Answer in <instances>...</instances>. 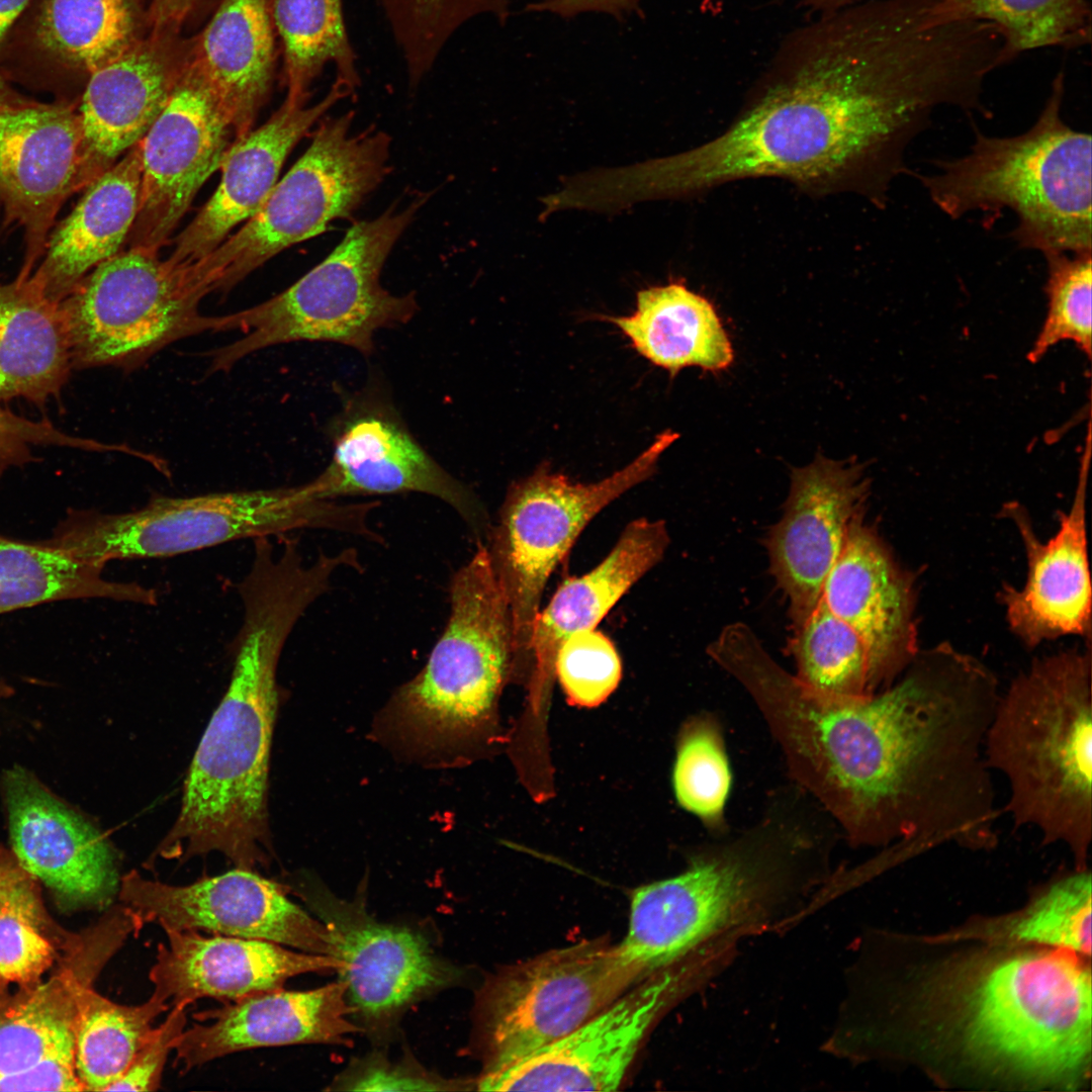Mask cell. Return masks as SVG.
Returning a JSON list of instances; mask_svg holds the SVG:
<instances>
[{
    "instance_id": "53",
    "label": "cell",
    "mask_w": 1092,
    "mask_h": 1092,
    "mask_svg": "<svg viewBox=\"0 0 1092 1092\" xmlns=\"http://www.w3.org/2000/svg\"><path fill=\"white\" fill-rule=\"evenodd\" d=\"M857 0H800L799 6L810 16L825 15L851 5Z\"/></svg>"
},
{
    "instance_id": "45",
    "label": "cell",
    "mask_w": 1092,
    "mask_h": 1092,
    "mask_svg": "<svg viewBox=\"0 0 1092 1092\" xmlns=\"http://www.w3.org/2000/svg\"><path fill=\"white\" fill-rule=\"evenodd\" d=\"M388 25L415 34L447 33L479 16L497 15L512 0H375Z\"/></svg>"
},
{
    "instance_id": "4",
    "label": "cell",
    "mask_w": 1092,
    "mask_h": 1092,
    "mask_svg": "<svg viewBox=\"0 0 1092 1092\" xmlns=\"http://www.w3.org/2000/svg\"><path fill=\"white\" fill-rule=\"evenodd\" d=\"M927 985L932 1040L1002 1084L1073 1090L1091 1060V975L1061 950L982 956Z\"/></svg>"
},
{
    "instance_id": "27",
    "label": "cell",
    "mask_w": 1092,
    "mask_h": 1092,
    "mask_svg": "<svg viewBox=\"0 0 1092 1092\" xmlns=\"http://www.w3.org/2000/svg\"><path fill=\"white\" fill-rule=\"evenodd\" d=\"M351 94L345 84L335 79L317 103L301 105L284 100L264 124L235 139L221 161L217 188L175 239L173 252L165 262L176 269L193 264L251 218L277 183L295 145L327 111Z\"/></svg>"
},
{
    "instance_id": "19",
    "label": "cell",
    "mask_w": 1092,
    "mask_h": 1092,
    "mask_svg": "<svg viewBox=\"0 0 1092 1092\" xmlns=\"http://www.w3.org/2000/svg\"><path fill=\"white\" fill-rule=\"evenodd\" d=\"M688 961L657 971L585 1023L476 1081L481 1091H614L655 1020L681 993Z\"/></svg>"
},
{
    "instance_id": "8",
    "label": "cell",
    "mask_w": 1092,
    "mask_h": 1092,
    "mask_svg": "<svg viewBox=\"0 0 1092 1092\" xmlns=\"http://www.w3.org/2000/svg\"><path fill=\"white\" fill-rule=\"evenodd\" d=\"M428 195L405 207L355 222L335 250L293 285L258 305L219 315L214 332L243 337L210 355L212 371H226L265 348L312 341L348 346L369 356L380 329L410 322L418 310L414 292L394 295L380 282L393 246Z\"/></svg>"
},
{
    "instance_id": "46",
    "label": "cell",
    "mask_w": 1092,
    "mask_h": 1092,
    "mask_svg": "<svg viewBox=\"0 0 1092 1092\" xmlns=\"http://www.w3.org/2000/svg\"><path fill=\"white\" fill-rule=\"evenodd\" d=\"M57 446L88 451H104L109 446L75 437L47 420L33 421L0 406V473L34 460L32 447Z\"/></svg>"
},
{
    "instance_id": "7",
    "label": "cell",
    "mask_w": 1092,
    "mask_h": 1092,
    "mask_svg": "<svg viewBox=\"0 0 1092 1092\" xmlns=\"http://www.w3.org/2000/svg\"><path fill=\"white\" fill-rule=\"evenodd\" d=\"M376 503H338L317 496L308 481L294 486L173 497L154 496L123 513L71 510L51 544L103 568L117 559L174 556L244 538L326 529L370 539Z\"/></svg>"
},
{
    "instance_id": "29",
    "label": "cell",
    "mask_w": 1092,
    "mask_h": 1092,
    "mask_svg": "<svg viewBox=\"0 0 1092 1092\" xmlns=\"http://www.w3.org/2000/svg\"><path fill=\"white\" fill-rule=\"evenodd\" d=\"M149 979L170 1007L199 998L234 1002L282 988L295 976L338 970L331 956L293 950L277 942L196 930H167Z\"/></svg>"
},
{
    "instance_id": "11",
    "label": "cell",
    "mask_w": 1092,
    "mask_h": 1092,
    "mask_svg": "<svg viewBox=\"0 0 1092 1092\" xmlns=\"http://www.w3.org/2000/svg\"><path fill=\"white\" fill-rule=\"evenodd\" d=\"M645 978L606 937L502 969L484 982L475 1004L481 1075L564 1037Z\"/></svg>"
},
{
    "instance_id": "49",
    "label": "cell",
    "mask_w": 1092,
    "mask_h": 1092,
    "mask_svg": "<svg viewBox=\"0 0 1092 1092\" xmlns=\"http://www.w3.org/2000/svg\"><path fill=\"white\" fill-rule=\"evenodd\" d=\"M641 0H539L526 5L525 11L550 13L561 18H572L581 13H606L619 21L632 15L643 17Z\"/></svg>"
},
{
    "instance_id": "24",
    "label": "cell",
    "mask_w": 1092,
    "mask_h": 1092,
    "mask_svg": "<svg viewBox=\"0 0 1092 1092\" xmlns=\"http://www.w3.org/2000/svg\"><path fill=\"white\" fill-rule=\"evenodd\" d=\"M146 29L141 0H31L2 49L0 73L10 81L85 85Z\"/></svg>"
},
{
    "instance_id": "15",
    "label": "cell",
    "mask_w": 1092,
    "mask_h": 1092,
    "mask_svg": "<svg viewBox=\"0 0 1092 1092\" xmlns=\"http://www.w3.org/2000/svg\"><path fill=\"white\" fill-rule=\"evenodd\" d=\"M329 465L308 483L320 497L420 492L450 506L477 534L487 520L475 494L415 439L387 397L367 388L333 429Z\"/></svg>"
},
{
    "instance_id": "23",
    "label": "cell",
    "mask_w": 1092,
    "mask_h": 1092,
    "mask_svg": "<svg viewBox=\"0 0 1092 1092\" xmlns=\"http://www.w3.org/2000/svg\"><path fill=\"white\" fill-rule=\"evenodd\" d=\"M821 598L861 639L874 694L890 687L917 656L914 578L863 515L852 521Z\"/></svg>"
},
{
    "instance_id": "14",
    "label": "cell",
    "mask_w": 1092,
    "mask_h": 1092,
    "mask_svg": "<svg viewBox=\"0 0 1092 1092\" xmlns=\"http://www.w3.org/2000/svg\"><path fill=\"white\" fill-rule=\"evenodd\" d=\"M118 896L143 924L155 923L164 931L207 930L333 957L324 923L291 901L280 885L254 870L236 868L185 886L130 871L120 878Z\"/></svg>"
},
{
    "instance_id": "54",
    "label": "cell",
    "mask_w": 1092,
    "mask_h": 1092,
    "mask_svg": "<svg viewBox=\"0 0 1092 1092\" xmlns=\"http://www.w3.org/2000/svg\"><path fill=\"white\" fill-rule=\"evenodd\" d=\"M28 98L21 96L10 85V80L0 73V115L7 109L18 105Z\"/></svg>"
},
{
    "instance_id": "21",
    "label": "cell",
    "mask_w": 1092,
    "mask_h": 1092,
    "mask_svg": "<svg viewBox=\"0 0 1092 1092\" xmlns=\"http://www.w3.org/2000/svg\"><path fill=\"white\" fill-rule=\"evenodd\" d=\"M81 138L78 109L66 99H27L0 115L1 226L22 231L20 277L32 274L62 204L80 190Z\"/></svg>"
},
{
    "instance_id": "26",
    "label": "cell",
    "mask_w": 1092,
    "mask_h": 1092,
    "mask_svg": "<svg viewBox=\"0 0 1092 1092\" xmlns=\"http://www.w3.org/2000/svg\"><path fill=\"white\" fill-rule=\"evenodd\" d=\"M1091 456L1088 424L1077 489L1057 534L1042 543L1017 504L1004 510L1023 541L1027 576L1022 587L1004 585L1001 599L1011 630L1028 646L1064 635L1090 636L1091 584L1087 556L1086 489Z\"/></svg>"
},
{
    "instance_id": "30",
    "label": "cell",
    "mask_w": 1092,
    "mask_h": 1092,
    "mask_svg": "<svg viewBox=\"0 0 1092 1092\" xmlns=\"http://www.w3.org/2000/svg\"><path fill=\"white\" fill-rule=\"evenodd\" d=\"M275 29L269 0H221L192 39L191 62L235 139L252 129L275 70Z\"/></svg>"
},
{
    "instance_id": "41",
    "label": "cell",
    "mask_w": 1092,
    "mask_h": 1092,
    "mask_svg": "<svg viewBox=\"0 0 1092 1092\" xmlns=\"http://www.w3.org/2000/svg\"><path fill=\"white\" fill-rule=\"evenodd\" d=\"M1048 278L1044 292L1048 310L1035 341L1027 353L1031 363L1064 341L1073 342L1088 359L1092 354V259L1091 251L1052 253L1044 256Z\"/></svg>"
},
{
    "instance_id": "3",
    "label": "cell",
    "mask_w": 1092,
    "mask_h": 1092,
    "mask_svg": "<svg viewBox=\"0 0 1092 1092\" xmlns=\"http://www.w3.org/2000/svg\"><path fill=\"white\" fill-rule=\"evenodd\" d=\"M243 622L228 690L187 771L180 812L155 852L182 858L217 851L237 868L266 866L271 851L268 779L283 647L307 611L304 596L274 579L238 590Z\"/></svg>"
},
{
    "instance_id": "40",
    "label": "cell",
    "mask_w": 1092,
    "mask_h": 1092,
    "mask_svg": "<svg viewBox=\"0 0 1092 1092\" xmlns=\"http://www.w3.org/2000/svg\"><path fill=\"white\" fill-rule=\"evenodd\" d=\"M722 728L711 714L699 715L682 727L672 771L675 798L712 834L728 829L725 808L731 769Z\"/></svg>"
},
{
    "instance_id": "36",
    "label": "cell",
    "mask_w": 1092,
    "mask_h": 1092,
    "mask_svg": "<svg viewBox=\"0 0 1092 1092\" xmlns=\"http://www.w3.org/2000/svg\"><path fill=\"white\" fill-rule=\"evenodd\" d=\"M269 7L282 46L286 101L306 104L312 84L329 65L335 79L355 91L361 80L343 0H269Z\"/></svg>"
},
{
    "instance_id": "43",
    "label": "cell",
    "mask_w": 1092,
    "mask_h": 1092,
    "mask_svg": "<svg viewBox=\"0 0 1092 1092\" xmlns=\"http://www.w3.org/2000/svg\"><path fill=\"white\" fill-rule=\"evenodd\" d=\"M554 674L568 703L593 708L616 690L622 663L614 643L596 629L575 632L559 646Z\"/></svg>"
},
{
    "instance_id": "20",
    "label": "cell",
    "mask_w": 1092,
    "mask_h": 1092,
    "mask_svg": "<svg viewBox=\"0 0 1092 1092\" xmlns=\"http://www.w3.org/2000/svg\"><path fill=\"white\" fill-rule=\"evenodd\" d=\"M870 479L863 465L817 455L794 468L782 518L765 545L769 570L789 601L794 629L812 613L852 521L863 515Z\"/></svg>"
},
{
    "instance_id": "28",
    "label": "cell",
    "mask_w": 1092,
    "mask_h": 1092,
    "mask_svg": "<svg viewBox=\"0 0 1092 1092\" xmlns=\"http://www.w3.org/2000/svg\"><path fill=\"white\" fill-rule=\"evenodd\" d=\"M342 980L307 991L283 988L260 992L199 1014L173 1051L183 1071L234 1053L300 1043H349L362 1028L353 1014Z\"/></svg>"
},
{
    "instance_id": "9",
    "label": "cell",
    "mask_w": 1092,
    "mask_h": 1092,
    "mask_svg": "<svg viewBox=\"0 0 1092 1092\" xmlns=\"http://www.w3.org/2000/svg\"><path fill=\"white\" fill-rule=\"evenodd\" d=\"M512 671L511 612L478 541L452 577L449 618L426 665L391 701L396 727L422 747H453L488 720Z\"/></svg>"
},
{
    "instance_id": "32",
    "label": "cell",
    "mask_w": 1092,
    "mask_h": 1092,
    "mask_svg": "<svg viewBox=\"0 0 1092 1092\" xmlns=\"http://www.w3.org/2000/svg\"><path fill=\"white\" fill-rule=\"evenodd\" d=\"M669 544L664 522L637 519L623 531L607 557L589 572L567 578L533 623L531 656L535 682L547 685L561 643L595 629L616 603L663 557Z\"/></svg>"
},
{
    "instance_id": "52",
    "label": "cell",
    "mask_w": 1092,
    "mask_h": 1092,
    "mask_svg": "<svg viewBox=\"0 0 1092 1092\" xmlns=\"http://www.w3.org/2000/svg\"><path fill=\"white\" fill-rule=\"evenodd\" d=\"M31 0H0V54L10 32Z\"/></svg>"
},
{
    "instance_id": "12",
    "label": "cell",
    "mask_w": 1092,
    "mask_h": 1092,
    "mask_svg": "<svg viewBox=\"0 0 1092 1092\" xmlns=\"http://www.w3.org/2000/svg\"><path fill=\"white\" fill-rule=\"evenodd\" d=\"M678 434L666 430L624 468L577 483L543 463L513 483L486 545L513 627V669L531 656V635L547 580L585 526L605 507L650 477Z\"/></svg>"
},
{
    "instance_id": "18",
    "label": "cell",
    "mask_w": 1092,
    "mask_h": 1092,
    "mask_svg": "<svg viewBox=\"0 0 1092 1092\" xmlns=\"http://www.w3.org/2000/svg\"><path fill=\"white\" fill-rule=\"evenodd\" d=\"M303 897L329 931L353 1014L370 1031L387 1029L412 1003L453 979L419 932L376 920L362 899L318 888Z\"/></svg>"
},
{
    "instance_id": "33",
    "label": "cell",
    "mask_w": 1092,
    "mask_h": 1092,
    "mask_svg": "<svg viewBox=\"0 0 1092 1092\" xmlns=\"http://www.w3.org/2000/svg\"><path fill=\"white\" fill-rule=\"evenodd\" d=\"M73 368L61 303L32 274L0 280V400L43 406L60 395Z\"/></svg>"
},
{
    "instance_id": "47",
    "label": "cell",
    "mask_w": 1092,
    "mask_h": 1092,
    "mask_svg": "<svg viewBox=\"0 0 1092 1092\" xmlns=\"http://www.w3.org/2000/svg\"><path fill=\"white\" fill-rule=\"evenodd\" d=\"M186 1004L170 1008L166 1019L154 1026L123 1074L107 1091H155L161 1087L163 1071L174 1044L186 1028Z\"/></svg>"
},
{
    "instance_id": "13",
    "label": "cell",
    "mask_w": 1092,
    "mask_h": 1092,
    "mask_svg": "<svg viewBox=\"0 0 1092 1092\" xmlns=\"http://www.w3.org/2000/svg\"><path fill=\"white\" fill-rule=\"evenodd\" d=\"M205 297L157 254L129 249L89 272L61 301L73 367L132 370L168 345L212 331Z\"/></svg>"
},
{
    "instance_id": "22",
    "label": "cell",
    "mask_w": 1092,
    "mask_h": 1092,
    "mask_svg": "<svg viewBox=\"0 0 1092 1092\" xmlns=\"http://www.w3.org/2000/svg\"><path fill=\"white\" fill-rule=\"evenodd\" d=\"M12 853L65 904L103 908L118 894L116 856L105 836L15 765L2 779Z\"/></svg>"
},
{
    "instance_id": "1",
    "label": "cell",
    "mask_w": 1092,
    "mask_h": 1092,
    "mask_svg": "<svg viewBox=\"0 0 1092 1092\" xmlns=\"http://www.w3.org/2000/svg\"><path fill=\"white\" fill-rule=\"evenodd\" d=\"M980 62L928 0H867L786 32L729 126L688 152L640 163L646 199L777 177L810 193L883 206L910 142L942 106L972 111Z\"/></svg>"
},
{
    "instance_id": "35",
    "label": "cell",
    "mask_w": 1092,
    "mask_h": 1092,
    "mask_svg": "<svg viewBox=\"0 0 1092 1092\" xmlns=\"http://www.w3.org/2000/svg\"><path fill=\"white\" fill-rule=\"evenodd\" d=\"M102 571L47 539L29 542L0 534V614L79 599L157 604L154 588L134 581L109 580Z\"/></svg>"
},
{
    "instance_id": "25",
    "label": "cell",
    "mask_w": 1092,
    "mask_h": 1092,
    "mask_svg": "<svg viewBox=\"0 0 1092 1092\" xmlns=\"http://www.w3.org/2000/svg\"><path fill=\"white\" fill-rule=\"evenodd\" d=\"M192 39L148 32L86 81L81 126L80 189L134 147L156 120L191 60Z\"/></svg>"
},
{
    "instance_id": "38",
    "label": "cell",
    "mask_w": 1092,
    "mask_h": 1092,
    "mask_svg": "<svg viewBox=\"0 0 1092 1092\" xmlns=\"http://www.w3.org/2000/svg\"><path fill=\"white\" fill-rule=\"evenodd\" d=\"M933 9L943 20L993 26L1007 61L1027 51L1074 49L1091 40L1088 0H934Z\"/></svg>"
},
{
    "instance_id": "42",
    "label": "cell",
    "mask_w": 1092,
    "mask_h": 1092,
    "mask_svg": "<svg viewBox=\"0 0 1092 1092\" xmlns=\"http://www.w3.org/2000/svg\"><path fill=\"white\" fill-rule=\"evenodd\" d=\"M1091 886L1086 868L1054 882L1012 923L1009 936L1090 956Z\"/></svg>"
},
{
    "instance_id": "51",
    "label": "cell",
    "mask_w": 1092,
    "mask_h": 1092,
    "mask_svg": "<svg viewBox=\"0 0 1092 1092\" xmlns=\"http://www.w3.org/2000/svg\"><path fill=\"white\" fill-rule=\"evenodd\" d=\"M35 882L13 853L0 848V905L37 891Z\"/></svg>"
},
{
    "instance_id": "50",
    "label": "cell",
    "mask_w": 1092,
    "mask_h": 1092,
    "mask_svg": "<svg viewBox=\"0 0 1092 1092\" xmlns=\"http://www.w3.org/2000/svg\"><path fill=\"white\" fill-rule=\"evenodd\" d=\"M207 0H141L149 32L180 33Z\"/></svg>"
},
{
    "instance_id": "55",
    "label": "cell",
    "mask_w": 1092,
    "mask_h": 1092,
    "mask_svg": "<svg viewBox=\"0 0 1092 1092\" xmlns=\"http://www.w3.org/2000/svg\"><path fill=\"white\" fill-rule=\"evenodd\" d=\"M13 693L14 690L11 686L6 684L5 681L0 680V701L11 697Z\"/></svg>"
},
{
    "instance_id": "6",
    "label": "cell",
    "mask_w": 1092,
    "mask_h": 1092,
    "mask_svg": "<svg viewBox=\"0 0 1092 1092\" xmlns=\"http://www.w3.org/2000/svg\"><path fill=\"white\" fill-rule=\"evenodd\" d=\"M1064 94L1061 71L1022 134L987 136L975 126L969 154L937 161L936 174L917 175L933 203L953 219L1008 207L1018 219L1011 237L1044 256L1091 251V135L1064 122Z\"/></svg>"
},
{
    "instance_id": "44",
    "label": "cell",
    "mask_w": 1092,
    "mask_h": 1092,
    "mask_svg": "<svg viewBox=\"0 0 1092 1092\" xmlns=\"http://www.w3.org/2000/svg\"><path fill=\"white\" fill-rule=\"evenodd\" d=\"M42 912L37 891L0 905V987L40 981L56 952L41 934Z\"/></svg>"
},
{
    "instance_id": "34",
    "label": "cell",
    "mask_w": 1092,
    "mask_h": 1092,
    "mask_svg": "<svg viewBox=\"0 0 1092 1092\" xmlns=\"http://www.w3.org/2000/svg\"><path fill=\"white\" fill-rule=\"evenodd\" d=\"M605 320L620 329L638 354L670 375L690 366L722 371L733 362L715 307L680 282L639 290L632 314Z\"/></svg>"
},
{
    "instance_id": "5",
    "label": "cell",
    "mask_w": 1092,
    "mask_h": 1092,
    "mask_svg": "<svg viewBox=\"0 0 1092 1092\" xmlns=\"http://www.w3.org/2000/svg\"><path fill=\"white\" fill-rule=\"evenodd\" d=\"M984 753L1009 787L1006 811L1085 868L1092 841L1091 655L1034 660L998 698Z\"/></svg>"
},
{
    "instance_id": "48",
    "label": "cell",
    "mask_w": 1092,
    "mask_h": 1092,
    "mask_svg": "<svg viewBox=\"0 0 1092 1092\" xmlns=\"http://www.w3.org/2000/svg\"><path fill=\"white\" fill-rule=\"evenodd\" d=\"M340 1083L344 1089L357 1091H431L457 1089L454 1086L460 1081L446 1080L405 1063L392 1064L374 1059Z\"/></svg>"
},
{
    "instance_id": "16",
    "label": "cell",
    "mask_w": 1092,
    "mask_h": 1092,
    "mask_svg": "<svg viewBox=\"0 0 1092 1092\" xmlns=\"http://www.w3.org/2000/svg\"><path fill=\"white\" fill-rule=\"evenodd\" d=\"M233 128L190 60L164 108L136 144L139 211L129 249L157 254L208 177L219 169Z\"/></svg>"
},
{
    "instance_id": "31",
    "label": "cell",
    "mask_w": 1092,
    "mask_h": 1092,
    "mask_svg": "<svg viewBox=\"0 0 1092 1092\" xmlns=\"http://www.w3.org/2000/svg\"><path fill=\"white\" fill-rule=\"evenodd\" d=\"M140 186L136 145L86 186L72 212L51 232L32 272L51 300L63 301L89 272L119 253L138 215Z\"/></svg>"
},
{
    "instance_id": "10",
    "label": "cell",
    "mask_w": 1092,
    "mask_h": 1092,
    "mask_svg": "<svg viewBox=\"0 0 1092 1092\" xmlns=\"http://www.w3.org/2000/svg\"><path fill=\"white\" fill-rule=\"evenodd\" d=\"M353 117L348 111L322 120L261 208L190 265L197 280L212 292L229 291L273 256L351 216L387 175L391 142L373 126L351 133Z\"/></svg>"
},
{
    "instance_id": "17",
    "label": "cell",
    "mask_w": 1092,
    "mask_h": 1092,
    "mask_svg": "<svg viewBox=\"0 0 1092 1092\" xmlns=\"http://www.w3.org/2000/svg\"><path fill=\"white\" fill-rule=\"evenodd\" d=\"M69 946L49 980L13 994L0 987V1091H82L75 1072L77 989L98 976L120 941L94 926Z\"/></svg>"
},
{
    "instance_id": "37",
    "label": "cell",
    "mask_w": 1092,
    "mask_h": 1092,
    "mask_svg": "<svg viewBox=\"0 0 1092 1092\" xmlns=\"http://www.w3.org/2000/svg\"><path fill=\"white\" fill-rule=\"evenodd\" d=\"M93 982L85 980L77 989L75 1072L82 1091H107L148 1038L155 1019L171 1007L155 992L141 1004H118L95 991Z\"/></svg>"
},
{
    "instance_id": "2",
    "label": "cell",
    "mask_w": 1092,
    "mask_h": 1092,
    "mask_svg": "<svg viewBox=\"0 0 1092 1092\" xmlns=\"http://www.w3.org/2000/svg\"><path fill=\"white\" fill-rule=\"evenodd\" d=\"M840 837L802 790L778 789L751 825L712 834L684 872L632 892L621 954L648 977L761 930L825 886Z\"/></svg>"
},
{
    "instance_id": "39",
    "label": "cell",
    "mask_w": 1092,
    "mask_h": 1092,
    "mask_svg": "<svg viewBox=\"0 0 1092 1092\" xmlns=\"http://www.w3.org/2000/svg\"><path fill=\"white\" fill-rule=\"evenodd\" d=\"M790 651L795 676L821 695L857 700L874 694L869 656L858 635L820 599L808 618L794 629Z\"/></svg>"
}]
</instances>
